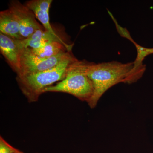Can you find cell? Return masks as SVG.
Masks as SVG:
<instances>
[{
	"mask_svg": "<svg viewBox=\"0 0 153 153\" xmlns=\"http://www.w3.org/2000/svg\"><path fill=\"white\" fill-rule=\"evenodd\" d=\"M133 68V62H89L87 74L94 87L93 95L88 102L91 108H94L102 95L114 85L120 82L132 84L138 80L139 79L134 74Z\"/></svg>",
	"mask_w": 153,
	"mask_h": 153,
	"instance_id": "1",
	"label": "cell"
},
{
	"mask_svg": "<svg viewBox=\"0 0 153 153\" xmlns=\"http://www.w3.org/2000/svg\"><path fill=\"white\" fill-rule=\"evenodd\" d=\"M77 60L72 55L57 66L48 70L17 76L16 79L22 93L29 102L37 101L47 88L65 78L70 65Z\"/></svg>",
	"mask_w": 153,
	"mask_h": 153,
	"instance_id": "2",
	"label": "cell"
},
{
	"mask_svg": "<svg viewBox=\"0 0 153 153\" xmlns=\"http://www.w3.org/2000/svg\"><path fill=\"white\" fill-rule=\"evenodd\" d=\"M88 63L85 60L74 61L68 68L65 78L55 85L47 88L44 93H67L88 103L94 93L93 83L87 74Z\"/></svg>",
	"mask_w": 153,
	"mask_h": 153,
	"instance_id": "3",
	"label": "cell"
},
{
	"mask_svg": "<svg viewBox=\"0 0 153 153\" xmlns=\"http://www.w3.org/2000/svg\"><path fill=\"white\" fill-rule=\"evenodd\" d=\"M72 55L71 51H66L56 56L42 58L34 55L30 48L22 49L21 71L17 76H22L48 70L55 67Z\"/></svg>",
	"mask_w": 153,
	"mask_h": 153,
	"instance_id": "4",
	"label": "cell"
},
{
	"mask_svg": "<svg viewBox=\"0 0 153 153\" xmlns=\"http://www.w3.org/2000/svg\"><path fill=\"white\" fill-rule=\"evenodd\" d=\"M9 8L13 12L20 25V31L25 39L30 37L38 30H43L36 20L34 13L25 5L17 0L10 2Z\"/></svg>",
	"mask_w": 153,
	"mask_h": 153,
	"instance_id": "5",
	"label": "cell"
},
{
	"mask_svg": "<svg viewBox=\"0 0 153 153\" xmlns=\"http://www.w3.org/2000/svg\"><path fill=\"white\" fill-rule=\"evenodd\" d=\"M22 49L18 46L16 40L0 33L1 54L5 57L9 65L17 75L21 71Z\"/></svg>",
	"mask_w": 153,
	"mask_h": 153,
	"instance_id": "6",
	"label": "cell"
},
{
	"mask_svg": "<svg viewBox=\"0 0 153 153\" xmlns=\"http://www.w3.org/2000/svg\"><path fill=\"white\" fill-rule=\"evenodd\" d=\"M52 41H58L68 47H72L73 45H68L56 34L44 30H38L30 37L22 40H17V44L21 49L30 48L37 49L44 47Z\"/></svg>",
	"mask_w": 153,
	"mask_h": 153,
	"instance_id": "7",
	"label": "cell"
},
{
	"mask_svg": "<svg viewBox=\"0 0 153 153\" xmlns=\"http://www.w3.org/2000/svg\"><path fill=\"white\" fill-rule=\"evenodd\" d=\"M0 31L15 40L25 39L21 35L20 25L16 16L9 8L0 12Z\"/></svg>",
	"mask_w": 153,
	"mask_h": 153,
	"instance_id": "8",
	"label": "cell"
},
{
	"mask_svg": "<svg viewBox=\"0 0 153 153\" xmlns=\"http://www.w3.org/2000/svg\"><path fill=\"white\" fill-rule=\"evenodd\" d=\"M52 1V0H31L27 1L25 5L33 11L45 30L56 35L49 21V11Z\"/></svg>",
	"mask_w": 153,
	"mask_h": 153,
	"instance_id": "9",
	"label": "cell"
},
{
	"mask_svg": "<svg viewBox=\"0 0 153 153\" xmlns=\"http://www.w3.org/2000/svg\"><path fill=\"white\" fill-rule=\"evenodd\" d=\"M72 47H67L58 41H52L39 49H30L34 55L42 58H48L56 56L63 52L71 51Z\"/></svg>",
	"mask_w": 153,
	"mask_h": 153,
	"instance_id": "10",
	"label": "cell"
},
{
	"mask_svg": "<svg viewBox=\"0 0 153 153\" xmlns=\"http://www.w3.org/2000/svg\"><path fill=\"white\" fill-rule=\"evenodd\" d=\"M136 48L137 55L133 62V71L140 78L143 76L146 69V65L143 64V61L148 55L153 54V48L143 47L136 43L134 44Z\"/></svg>",
	"mask_w": 153,
	"mask_h": 153,
	"instance_id": "11",
	"label": "cell"
},
{
	"mask_svg": "<svg viewBox=\"0 0 153 153\" xmlns=\"http://www.w3.org/2000/svg\"><path fill=\"white\" fill-rule=\"evenodd\" d=\"M108 13H109L110 16L112 18L113 21L114 22L115 25L116 27L118 33L120 35L121 37H123L126 38L128 40H129L130 41H131L132 43L135 44L136 42L134 41L133 38H132L128 30H127L126 28L123 27L120 25H119L118 23H117V21L115 19L114 17L113 16L109 10H108Z\"/></svg>",
	"mask_w": 153,
	"mask_h": 153,
	"instance_id": "12",
	"label": "cell"
},
{
	"mask_svg": "<svg viewBox=\"0 0 153 153\" xmlns=\"http://www.w3.org/2000/svg\"><path fill=\"white\" fill-rule=\"evenodd\" d=\"M17 149L11 146L4 140L1 136L0 137V153H13Z\"/></svg>",
	"mask_w": 153,
	"mask_h": 153,
	"instance_id": "13",
	"label": "cell"
},
{
	"mask_svg": "<svg viewBox=\"0 0 153 153\" xmlns=\"http://www.w3.org/2000/svg\"><path fill=\"white\" fill-rule=\"evenodd\" d=\"M13 153H24L23 152H21L19 150L17 149Z\"/></svg>",
	"mask_w": 153,
	"mask_h": 153,
	"instance_id": "14",
	"label": "cell"
}]
</instances>
